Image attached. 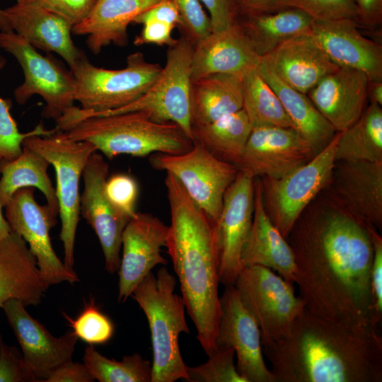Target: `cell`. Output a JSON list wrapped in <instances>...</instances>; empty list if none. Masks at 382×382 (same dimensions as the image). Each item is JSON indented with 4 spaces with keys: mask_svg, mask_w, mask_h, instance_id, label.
Returning a JSON list of instances; mask_svg holds the SVG:
<instances>
[{
    "mask_svg": "<svg viewBox=\"0 0 382 382\" xmlns=\"http://www.w3.org/2000/svg\"><path fill=\"white\" fill-rule=\"evenodd\" d=\"M209 13L212 31L225 30L237 23L238 10L236 0H199Z\"/></svg>",
    "mask_w": 382,
    "mask_h": 382,
    "instance_id": "obj_46",
    "label": "cell"
},
{
    "mask_svg": "<svg viewBox=\"0 0 382 382\" xmlns=\"http://www.w3.org/2000/svg\"><path fill=\"white\" fill-rule=\"evenodd\" d=\"M168 230L161 219L148 213L137 212L127 222L122 234L119 302H125L155 266L167 264L161 249L166 246Z\"/></svg>",
    "mask_w": 382,
    "mask_h": 382,
    "instance_id": "obj_18",
    "label": "cell"
},
{
    "mask_svg": "<svg viewBox=\"0 0 382 382\" xmlns=\"http://www.w3.org/2000/svg\"><path fill=\"white\" fill-rule=\"evenodd\" d=\"M194 45L181 36L168 47L166 64L151 86L135 101L120 108L97 113H86L72 106L64 118L70 122L88 116H103L141 111L158 122L178 124L192 139L191 61Z\"/></svg>",
    "mask_w": 382,
    "mask_h": 382,
    "instance_id": "obj_6",
    "label": "cell"
},
{
    "mask_svg": "<svg viewBox=\"0 0 382 382\" xmlns=\"http://www.w3.org/2000/svg\"><path fill=\"white\" fill-rule=\"evenodd\" d=\"M338 132L332 140L307 163L278 179L260 181L265 211L286 238L304 209L328 185L336 164Z\"/></svg>",
    "mask_w": 382,
    "mask_h": 382,
    "instance_id": "obj_10",
    "label": "cell"
},
{
    "mask_svg": "<svg viewBox=\"0 0 382 382\" xmlns=\"http://www.w3.org/2000/svg\"><path fill=\"white\" fill-rule=\"evenodd\" d=\"M22 145L42 155L54 168L64 263L73 269L76 233L80 215L79 181L89 156L97 150L91 143L69 139L59 131L50 136L28 137Z\"/></svg>",
    "mask_w": 382,
    "mask_h": 382,
    "instance_id": "obj_8",
    "label": "cell"
},
{
    "mask_svg": "<svg viewBox=\"0 0 382 382\" xmlns=\"http://www.w3.org/2000/svg\"><path fill=\"white\" fill-rule=\"evenodd\" d=\"M6 59L0 54V70L5 66ZM11 103L0 96V158L11 161L18 157L23 150V140L32 135L50 136L56 132L55 128L47 129L39 124L32 131L20 132L16 122L10 112Z\"/></svg>",
    "mask_w": 382,
    "mask_h": 382,
    "instance_id": "obj_39",
    "label": "cell"
},
{
    "mask_svg": "<svg viewBox=\"0 0 382 382\" xmlns=\"http://www.w3.org/2000/svg\"><path fill=\"white\" fill-rule=\"evenodd\" d=\"M369 82L364 72L340 66L325 76L307 96L335 130L342 132L354 125L364 112Z\"/></svg>",
    "mask_w": 382,
    "mask_h": 382,
    "instance_id": "obj_22",
    "label": "cell"
},
{
    "mask_svg": "<svg viewBox=\"0 0 382 382\" xmlns=\"http://www.w3.org/2000/svg\"><path fill=\"white\" fill-rule=\"evenodd\" d=\"M1 161V158H0V163ZM2 208L0 203V239L8 236L11 231L9 224L3 214Z\"/></svg>",
    "mask_w": 382,
    "mask_h": 382,
    "instance_id": "obj_53",
    "label": "cell"
},
{
    "mask_svg": "<svg viewBox=\"0 0 382 382\" xmlns=\"http://www.w3.org/2000/svg\"><path fill=\"white\" fill-rule=\"evenodd\" d=\"M12 31L33 47L55 52L71 68L85 56L71 38L72 25L61 16L38 6L17 2L4 9Z\"/></svg>",
    "mask_w": 382,
    "mask_h": 382,
    "instance_id": "obj_24",
    "label": "cell"
},
{
    "mask_svg": "<svg viewBox=\"0 0 382 382\" xmlns=\"http://www.w3.org/2000/svg\"><path fill=\"white\" fill-rule=\"evenodd\" d=\"M262 57L236 23L220 31H212L194 46L191 79L212 74H228L243 77L257 69Z\"/></svg>",
    "mask_w": 382,
    "mask_h": 382,
    "instance_id": "obj_23",
    "label": "cell"
},
{
    "mask_svg": "<svg viewBox=\"0 0 382 382\" xmlns=\"http://www.w3.org/2000/svg\"><path fill=\"white\" fill-rule=\"evenodd\" d=\"M96 0H17V2L38 6L57 14L72 27L89 13Z\"/></svg>",
    "mask_w": 382,
    "mask_h": 382,
    "instance_id": "obj_44",
    "label": "cell"
},
{
    "mask_svg": "<svg viewBox=\"0 0 382 382\" xmlns=\"http://www.w3.org/2000/svg\"><path fill=\"white\" fill-rule=\"evenodd\" d=\"M277 382H381L378 329L354 328L306 308L282 340L262 347Z\"/></svg>",
    "mask_w": 382,
    "mask_h": 382,
    "instance_id": "obj_2",
    "label": "cell"
},
{
    "mask_svg": "<svg viewBox=\"0 0 382 382\" xmlns=\"http://www.w3.org/2000/svg\"><path fill=\"white\" fill-rule=\"evenodd\" d=\"M373 243V258L370 270V286L374 319L379 328L382 319V238L374 227H370Z\"/></svg>",
    "mask_w": 382,
    "mask_h": 382,
    "instance_id": "obj_45",
    "label": "cell"
},
{
    "mask_svg": "<svg viewBox=\"0 0 382 382\" xmlns=\"http://www.w3.org/2000/svg\"><path fill=\"white\" fill-rule=\"evenodd\" d=\"M257 71L279 98L294 128L317 153L323 150L332 140L337 132L307 94L285 83L262 59Z\"/></svg>",
    "mask_w": 382,
    "mask_h": 382,
    "instance_id": "obj_29",
    "label": "cell"
},
{
    "mask_svg": "<svg viewBox=\"0 0 382 382\" xmlns=\"http://www.w3.org/2000/svg\"><path fill=\"white\" fill-rule=\"evenodd\" d=\"M37 377L26 364L16 347L5 343L0 335V382H36Z\"/></svg>",
    "mask_w": 382,
    "mask_h": 382,
    "instance_id": "obj_43",
    "label": "cell"
},
{
    "mask_svg": "<svg viewBox=\"0 0 382 382\" xmlns=\"http://www.w3.org/2000/svg\"><path fill=\"white\" fill-rule=\"evenodd\" d=\"M83 361L93 379L100 382H151V364L137 353L117 361L89 345L85 349Z\"/></svg>",
    "mask_w": 382,
    "mask_h": 382,
    "instance_id": "obj_36",
    "label": "cell"
},
{
    "mask_svg": "<svg viewBox=\"0 0 382 382\" xmlns=\"http://www.w3.org/2000/svg\"><path fill=\"white\" fill-rule=\"evenodd\" d=\"M25 307L13 299L5 303L2 308L26 364L40 381H45L52 370L72 360L78 337L72 331L59 337L53 336L28 313Z\"/></svg>",
    "mask_w": 382,
    "mask_h": 382,
    "instance_id": "obj_19",
    "label": "cell"
},
{
    "mask_svg": "<svg viewBox=\"0 0 382 382\" xmlns=\"http://www.w3.org/2000/svg\"><path fill=\"white\" fill-rule=\"evenodd\" d=\"M105 190L111 204L122 216L129 221L136 214L139 186L132 176L117 173L108 178Z\"/></svg>",
    "mask_w": 382,
    "mask_h": 382,
    "instance_id": "obj_42",
    "label": "cell"
},
{
    "mask_svg": "<svg viewBox=\"0 0 382 382\" xmlns=\"http://www.w3.org/2000/svg\"><path fill=\"white\" fill-rule=\"evenodd\" d=\"M251 130L249 119L241 109L212 122L192 126V140L216 158L236 166Z\"/></svg>",
    "mask_w": 382,
    "mask_h": 382,
    "instance_id": "obj_33",
    "label": "cell"
},
{
    "mask_svg": "<svg viewBox=\"0 0 382 382\" xmlns=\"http://www.w3.org/2000/svg\"><path fill=\"white\" fill-rule=\"evenodd\" d=\"M149 163L156 170L173 174L191 199L217 221L224 195L238 173L236 166L216 158L195 142L180 154L155 153Z\"/></svg>",
    "mask_w": 382,
    "mask_h": 382,
    "instance_id": "obj_12",
    "label": "cell"
},
{
    "mask_svg": "<svg viewBox=\"0 0 382 382\" xmlns=\"http://www.w3.org/2000/svg\"><path fill=\"white\" fill-rule=\"evenodd\" d=\"M262 59L285 83L306 94L340 67L311 34L284 41Z\"/></svg>",
    "mask_w": 382,
    "mask_h": 382,
    "instance_id": "obj_25",
    "label": "cell"
},
{
    "mask_svg": "<svg viewBox=\"0 0 382 382\" xmlns=\"http://www.w3.org/2000/svg\"><path fill=\"white\" fill-rule=\"evenodd\" d=\"M190 105L192 127L243 109V77L212 74L192 80Z\"/></svg>",
    "mask_w": 382,
    "mask_h": 382,
    "instance_id": "obj_30",
    "label": "cell"
},
{
    "mask_svg": "<svg viewBox=\"0 0 382 382\" xmlns=\"http://www.w3.org/2000/svg\"><path fill=\"white\" fill-rule=\"evenodd\" d=\"M243 109L252 128L263 126H294L279 98L257 71L243 77Z\"/></svg>",
    "mask_w": 382,
    "mask_h": 382,
    "instance_id": "obj_35",
    "label": "cell"
},
{
    "mask_svg": "<svg viewBox=\"0 0 382 382\" xmlns=\"http://www.w3.org/2000/svg\"><path fill=\"white\" fill-rule=\"evenodd\" d=\"M239 16L269 13L287 6L284 0H236Z\"/></svg>",
    "mask_w": 382,
    "mask_h": 382,
    "instance_id": "obj_51",
    "label": "cell"
},
{
    "mask_svg": "<svg viewBox=\"0 0 382 382\" xmlns=\"http://www.w3.org/2000/svg\"><path fill=\"white\" fill-rule=\"evenodd\" d=\"M48 289L37 260L24 239L14 231L0 239V308L10 300L37 306Z\"/></svg>",
    "mask_w": 382,
    "mask_h": 382,
    "instance_id": "obj_27",
    "label": "cell"
},
{
    "mask_svg": "<svg viewBox=\"0 0 382 382\" xmlns=\"http://www.w3.org/2000/svg\"><path fill=\"white\" fill-rule=\"evenodd\" d=\"M162 67L149 62L141 52L127 56L126 66L108 69L92 64L85 55L70 68L75 83V100L86 113L107 112L130 104L141 96Z\"/></svg>",
    "mask_w": 382,
    "mask_h": 382,
    "instance_id": "obj_7",
    "label": "cell"
},
{
    "mask_svg": "<svg viewBox=\"0 0 382 382\" xmlns=\"http://www.w3.org/2000/svg\"><path fill=\"white\" fill-rule=\"evenodd\" d=\"M284 1L287 7L299 9L315 21L347 18L356 21L358 24L359 13L354 0H284Z\"/></svg>",
    "mask_w": 382,
    "mask_h": 382,
    "instance_id": "obj_40",
    "label": "cell"
},
{
    "mask_svg": "<svg viewBox=\"0 0 382 382\" xmlns=\"http://www.w3.org/2000/svg\"><path fill=\"white\" fill-rule=\"evenodd\" d=\"M0 31L9 32L12 31L4 15L3 9L0 8Z\"/></svg>",
    "mask_w": 382,
    "mask_h": 382,
    "instance_id": "obj_54",
    "label": "cell"
},
{
    "mask_svg": "<svg viewBox=\"0 0 382 382\" xmlns=\"http://www.w3.org/2000/svg\"><path fill=\"white\" fill-rule=\"evenodd\" d=\"M165 185L170 210L166 247L197 338L209 356L216 348L220 317L216 222L191 199L173 174L166 173Z\"/></svg>",
    "mask_w": 382,
    "mask_h": 382,
    "instance_id": "obj_3",
    "label": "cell"
},
{
    "mask_svg": "<svg viewBox=\"0 0 382 382\" xmlns=\"http://www.w3.org/2000/svg\"><path fill=\"white\" fill-rule=\"evenodd\" d=\"M336 161H382V109L375 103L352 126L338 132Z\"/></svg>",
    "mask_w": 382,
    "mask_h": 382,
    "instance_id": "obj_34",
    "label": "cell"
},
{
    "mask_svg": "<svg viewBox=\"0 0 382 382\" xmlns=\"http://www.w3.org/2000/svg\"><path fill=\"white\" fill-rule=\"evenodd\" d=\"M160 1L96 0L86 16L72 27L71 33L86 36V45L94 54L110 44L125 47L129 42V25Z\"/></svg>",
    "mask_w": 382,
    "mask_h": 382,
    "instance_id": "obj_28",
    "label": "cell"
},
{
    "mask_svg": "<svg viewBox=\"0 0 382 382\" xmlns=\"http://www.w3.org/2000/svg\"><path fill=\"white\" fill-rule=\"evenodd\" d=\"M233 286L258 325L262 347L287 336L305 308L294 284L266 267H243Z\"/></svg>",
    "mask_w": 382,
    "mask_h": 382,
    "instance_id": "obj_9",
    "label": "cell"
},
{
    "mask_svg": "<svg viewBox=\"0 0 382 382\" xmlns=\"http://www.w3.org/2000/svg\"><path fill=\"white\" fill-rule=\"evenodd\" d=\"M176 278L166 267L156 275L149 273L132 294L147 318L153 351L151 382L187 378V365L180 350L179 336L189 333L185 304L175 293Z\"/></svg>",
    "mask_w": 382,
    "mask_h": 382,
    "instance_id": "obj_5",
    "label": "cell"
},
{
    "mask_svg": "<svg viewBox=\"0 0 382 382\" xmlns=\"http://www.w3.org/2000/svg\"><path fill=\"white\" fill-rule=\"evenodd\" d=\"M181 20L178 29L181 36L194 46L207 37L212 32V23L199 0H172Z\"/></svg>",
    "mask_w": 382,
    "mask_h": 382,
    "instance_id": "obj_41",
    "label": "cell"
},
{
    "mask_svg": "<svg viewBox=\"0 0 382 382\" xmlns=\"http://www.w3.org/2000/svg\"><path fill=\"white\" fill-rule=\"evenodd\" d=\"M63 315L78 339L89 345H103L113 335L115 328L112 320L96 305L94 299L86 303L76 319L64 313Z\"/></svg>",
    "mask_w": 382,
    "mask_h": 382,
    "instance_id": "obj_37",
    "label": "cell"
},
{
    "mask_svg": "<svg viewBox=\"0 0 382 382\" xmlns=\"http://www.w3.org/2000/svg\"><path fill=\"white\" fill-rule=\"evenodd\" d=\"M148 21L167 23L180 28L181 20L178 11L172 0H161L158 3L139 14L133 23L142 24Z\"/></svg>",
    "mask_w": 382,
    "mask_h": 382,
    "instance_id": "obj_48",
    "label": "cell"
},
{
    "mask_svg": "<svg viewBox=\"0 0 382 382\" xmlns=\"http://www.w3.org/2000/svg\"><path fill=\"white\" fill-rule=\"evenodd\" d=\"M255 178L238 171L226 190L216 231L219 283L234 284L243 268L241 253L250 232L254 210Z\"/></svg>",
    "mask_w": 382,
    "mask_h": 382,
    "instance_id": "obj_16",
    "label": "cell"
},
{
    "mask_svg": "<svg viewBox=\"0 0 382 382\" xmlns=\"http://www.w3.org/2000/svg\"><path fill=\"white\" fill-rule=\"evenodd\" d=\"M109 166L97 151L88 158L83 168V191L80 196V214L96 233L105 257V270L118 272L122 234L129 221L111 204L105 190Z\"/></svg>",
    "mask_w": 382,
    "mask_h": 382,
    "instance_id": "obj_17",
    "label": "cell"
},
{
    "mask_svg": "<svg viewBox=\"0 0 382 382\" xmlns=\"http://www.w3.org/2000/svg\"><path fill=\"white\" fill-rule=\"evenodd\" d=\"M21 154L11 161L1 160L0 163V203L4 207L19 189L37 188L45 196L47 204L56 214L59 205L47 170L50 163L32 149L22 145Z\"/></svg>",
    "mask_w": 382,
    "mask_h": 382,
    "instance_id": "obj_32",
    "label": "cell"
},
{
    "mask_svg": "<svg viewBox=\"0 0 382 382\" xmlns=\"http://www.w3.org/2000/svg\"><path fill=\"white\" fill-rule=\"evenodd\" d=\"M359 13L358 24L375 29L382 23V0H354Z\"/></svg>",
    "mask_w": 382,
    "mask_h": 382,
    "instance_id": "obj_50",
    "label": "cell"
},
{
    "mask_svg": "<svg viewBox=\"0 0 382 382\" xmlns=\"http://www.w3.org/2000/svg\"><path fill=\"white\" fill-rule=\"evenodd\" d=\"M4 208L11 231L27 243L48 287L63 282L74 284L79 281L75 271L57 257L51 243L50 232L57 224V214L47 204L36 202L33 187L17 190Z\"/></svg>",
    "mask_w": 382,
    "mask_h": 382,
    "instance_id": "obj_13",
    "label": "cell"
},
{
    "mask_svg": "<svg viewBox=\"0 0 382 382\" xmlns=\"http://www.w3.org/2000/svg\"><path fill=\"white\" fill-rule=\"evenodd\" d=\"M141 33L136 36L134 44L137 46L143 45H173L177 40L172 36L175 28L173 25L158 21H148L141 24Z\"/></svg>",
    "mask_w": 382,
    "mask_h": 382,
    "instance_id": "obj_47",
    "label": "cell"
},
{
    "mask_svg": "<svg viewBox=\"0 0 382 382\" xmlns=\"http://www.w3.org/2000/svg\"><path fill=\"white\" fill-rule=\"evenodd\" d=\"M94 379L83 363H63L47 376L45 382H92Z\"/></svg>",
    "mask_w": 382,
    "mask_h": 382,
    "instance_id": "obj_49",
    "label": "cell"
},
{
    "mask_svg": "<svg viewBox=\"0 0 382 382\" xmlns=\"http://www.w3.org/2000/svg\"><path fill=\"white\" fill-rule=\"evenodd\" d=\"M207 362L187 366L189 382H246L234 364L235 351L231 347H216Z\"/></svg>",
    "mask_w": 382,
    "mask_h": 382,
    "instance_id": "obj_38",
    "label": "cell"
},
{
    "mask_svg": "<svg viewBox=\"0 0 382 382\" xmlns=\"http://www.w3.org/2000/svg\"><path fill=\"white\" fill-rule=\"evenodd\" d=\"M306 208L286 237L305 308L350 327L378 329L370 286L373 226L331 198Z\"/></svg>",
    "mask_w": 382,
    "mask_h": 382,
    "instance_id": "obj_1",
    "label": "cell"
},
{
    "mask_svg": "<svg viewBox=\"0 0 382 382\" xmlns=\"http://www.w3.org/2000/svg\"><path fill=\"white\" fill-rule=\"evenodd\" d=\"M215 342L216 347L234 349L237 371L246 382H277L264 359L258 325L233 285L225 286L220 296Z\"/></svg>",
    "mask_w": 382,
    "mask_h": 382,
    "instance_id": "obj_14",
    "label": "cell"
},
{
    "mask_svg": "<svg viewBox=\"0 0 382 382\" xmlns=\"http://www.w3.org/2000/svg\"><path fill=\"white\" fill-rule=\"evenodd\" d=\"M313 21L303 11L286 7L273 13L239 16L237 23L258 55L263 57L284 41L310 34Z\"/></svg>",
    "mask_w": 382,
    "mask_h": 382,
    "instance_id": "obj_31",
    "label": "cell"
},
{
    "mask_svg": "<svg viewBox=\"0 0 382 382\" xmlns=\"http://www.w3.org/2000/svg\"><path fill=\"white\" fill-rule=\"evenodd\" d=\"M55 129L69 139L91 143L108 159L120 154H180L193 146L178 124L154 120L141 111L84 117L56 125Z\"/></svg>",
    "mask_w": 382,
    "mask_h": 382,
    "instance_id": "obj_4",
    "label": "cell"
},
{
    "mask_svg": "<svg viewBox=\"0 0 382 382\" xmlns=\"http://www.w3.org/2000/svg\"><path fill=\"white\" fill-rule=\"evenodd\" d=\"M356 21L313 20L311 35L338 66L364 72L369 81H382V46L365 37Z\"/></svg>",
    "mask_w": 382,
    "mask_h": 382,
    "instance_id": "obj_20",
    "label": "cell"
},
{
    "mask_svg": "<svg viewBox=\"0 0 382 382\" xmlns=\"http://www.w3.org/2000/svg\"><path fill=\"white\" fill-rule=\"evenodd\" d=\"M368 99H369L370 103L382 105V81H369Z\"/></svg>",
    "mask_w": 382,
    "mask_h": 382,
    "instance_id": "obj_52",
    "label": "cell"
},
{
    "mask_svg": "<svg viewBox=\"0 0 382 382\" xmlns=\"http://www.w3.org/2000/svg\"><path fill=\"white\" fill-rule=\"evenodd\" d=\"M243 267L260 265L294 284L296 262L286 238L272 224L263 203L260 180H255L254 210L250 232L241 253Z\"/></svg>",
    "mask_w": 382,
    "mask_h": 382,
    "instance_id": "obj_26",
    "label": "cell"
},
{
    "mask_svg": "<svg viewBox=\"0 0 382 382\" xmlns=\"http://www.w3.org/2000/svg\"><path fill=\"white\" fill-rule=\"evenodd\" d=\"M0 47L11 54L22 67L24 81L14 91L19 105L39 95L46 103L42 116L55 120L74 105L76 83L71 71L40 54L13 31H0Z\"/></svg>",
    "mask_w": 382,
    "mask_h": 382,
    "instance_id": "obj_11",
    "label": "cell"
},
{
    "mask_svg": "<svg viewBox=\"0 0 382 382\" xmlns=\"http://www.w3.org/2000/svg\"><path fill=\"white\" fill-rule=\"evenodd\" d=\"M334 168L333 199L351 214L381 229L382 161H340Z\"/></svg>",
    "mask_w": 382,
    "mask_h": 382,
    "instance_id": "obj_21",
    "label": "cell"
},
{
    "mask_svg": "<svg viewBox=\"0 0 382 382\" xmlns=\"http://www.w3.org/2000/svg\"><path fill=\"white\" fill-rule=\"evenodd\" d=\"M317 154L294 128L253 127L236 168L254 178L262 176L278 179L307 163Z\"/></svg>",
    "mask_w": 382,
    "mask_h": 382,
    "instance_id": "obj_15",
    "label": "cell"
}]
</instances>
